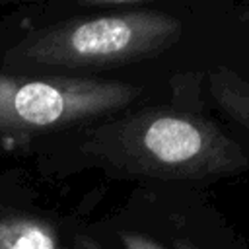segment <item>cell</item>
I'll return each mask as SVG.
<instances>
[{
    "instance_id": "cell-1",
    "label": "cell",
    "mask_w": 249,
    "mask_h": 249,
    "mask_svg": "<svg viewBox=\"0 0 249 249\" xmlns=\"http://www.w3.org/2000/svg\"><path fill=\"white\" fill-rule=\"evenodd\" d=\"M89 150L134 173L208 177L243 167L247 152L212 123L181 111L150 109L99 126Z\"/></svg>"
},
{
    "instance_id": "cell-2",
    "label": "cell",
    "mask_w": 249,
    "mask_h": 249,
    "mask_svg": "<svg viewBox=\"0 0 249 249\" xmlns=\"http://www.w3.org/2000/svg\"><path fill=\"white\" fill-rule=\"evenodd\" d=\"M181 23L161 12H121L43 27L19 41L6 60L14 66L123 64L167 49Z\"/></svg>"
},
{
    "instance_id": "cell-3",
    "label": "cell",
    "mask_w": 249,
    "mask_h": 249,
    "mask_svg": "<svg viewBox=\"0 0 249 249\" xmlns=\"http://www.w3.org/2000/svg\"><path fill=\"white\" fill-rule=\"evenodd\" d=\"M138 88L66 76L0 74V132L74 124L124 107Z\"/></svg>"
},
{
    "instance_id": "cell-4",
    "label": "cell",
    "mask_w": 249,
    "mask_h": 249,
    "mask_svg": "<svg viewBox=\"0 0 249 249\" xmlns=\"http://www.w3.org/2000/svg\"><path fill=\"white\" fill-rule=\"evenodd\" d=\"M208 86L216 103L231 119L249 128V80L228 68H218L210 74Z\"/></svg>"
},
{
    "instance_id": "cell-5",
    "label": "cell",
    "mask_w": 249,
    "mask_h": 249,
    "mask_svg": "<svg viewBox=\"0 0 249 249\" xmlns=\"http://www.w3.org/2000/svg\"><path fill=\"white\" fill-rule=\"evenodd\" d=\"M0 249H58L53 230L33 218H2Z\"/></svg>"
},
{
    "instance_id": "cell-6",
    "label": "cell",
    "mask_w": 249,
    "mask_h": 249,
    "mask_svg": "<svg viewBox=\"0 0 249 249\" xmlns=\"http://www.w3.org/2000/svg\"><path fill=\"white\" fill-rule=\"evenodd\" d=\"M121 241L124 245V249H163L161 245H158L156 241L140 235V233H121Z\"/></svg>"
},
{
    "instance_id": "cell-7",
    "label": "cell",
    "mask_w": 249,
    "mask_h": 249,
    "mask_svg": "<svg viewBox=\"0 0 249 249\" xmlns=\"http://www.w3.org/2000/svg\"><path fill=\"white\" fill-rule=\"evenodd\" d=\"M175 245H177V249H196V247H193V245H189V243H185V241H177Z\"/></svg>"
},
{
    "instance_id": "cell-8",
    "label": "cell",
    "mask_w": 249,
    "mask_h": 249,
    "mask_svg": "<svg viewBox=\"0 0 249 249\" xmlns=\"http://www.w3.org/2000/svg\"><path fill=\"white\" fill-rule=\"evenodd\" d=\"M239 18H241V19H243V21H247V23H249V8H247V10H243V12H241V16H239Z\"/></svg>"
}]
</instances>
